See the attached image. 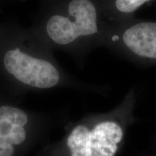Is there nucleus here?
<instances>
[{
	"instance_id": "f257e3e1",
	"label": "nucleus",
	"mask_w": 156,
	"mask_h": 156,
	"mask_svg": "<svg viewBox=\"0 0 156 156\" xmlns=\"http://www.w3.org/2000/svg\"><path fill=\"white\" fill-rule=\"evenodd\" d=\"M107 23L100 19L91 0H72L67 12L53 15L46 25V34L54 44L75 46L83 43L103 45Z\"/></svg>"
},
{
	"instance_id": "f03ea898",
	"label": "nucleus",
	"mask_w": 156,
	"mask_h": 156,
	"mask_svg": "<svg viewBox=\"0 0 156 156\" xmlns=\"http://www.w3.org/2000/svg\"><path fill=\"white\" fill-rule=\"evenodd\" d=\"M103 46L141 65L156 64V20L107 23Z\"/></svg>"
},
{
	"instance_id": "7ed1b4c3",
	"label": "nucleus",
	"mask_w": 156,
	"mask_h": 156,
	"mask_svg": "<svg viewBox=\"0 0 156 156\" xmlns=\"http://www.w3.org/2000/svg\"><path fill=\"white\" fill-rule=\"evenodd\" d=\"M2 63L6 72L14 79L35 88H52L62 80L61 73L52 62L17 47L5 52Z\"/></svg>"
},
{
	"instance_id": "20e7f679",
	"label": "nucleus",
	"mask_w": 156,
	"mask_h": 156,
	"mask_svg": "<svg viewBox=\"0 0 156 156\" xmlns=\"http://www.w3.org/2000/svg\"><path fill=\"white\" fill-rule=\"evenodd\" d=\"M123 136L124 129L116 120L104 119L96 123L90 128V156H115Z\"/></svg>"
},
{
	"instance_id": "39448f33",
	"label": "nucleus",
	"mask_w": 156,
	"mask_h": 156,
	"mask_svg": "<svg viewBox=\"0 0 156 156\" xmlns=\"http://www.w3.org/2000/svg\"><path fill=\"white\" fill-rule=\"evenodd\" d=\"M28 122V115L22 109L11 106H0V135L12 145L24 142L27 136L24 126Z\"/></svg>"
},
{
	"instance_id": "423d86ee",
	"label": "nucleus",
	"mask_w": 156,
	"mask_h": 156,
	"mask_svg": "<svg viewBox=\"0 0 156 156\" xmlns=\"http://www.w3.org/2000/svg\"><path fill=\"white\" fill-rule=\"evenodd\" d=\"M90 128L85 124L75 126L68 136L67 142L72 156H90Z\"/></svg>"
},
{
	"instance_id": "0eeeda50",
	"label": "nucleus",
	"mask_w": 156,
	"mask_h": 156,
	"mask_svg": "<svg viewBox=\"0 0 156 156\" xmlns=\"http://www.w3.org/2000/svg\"><path fill=\"white\" fill-rule=\"evenodd\" d=\"M151 0H115L114 14L109 17L108 24H118L131 20L132 15L144 4Z\"/></svg>"
},
{
	"instance_id": "6e6552de",
	"label": "nucleus",
	"mask_w": 156,
	"mask_h": 156,
	"mask_svg": "<svg viewBox=\"0 0 156 156\" xmlns=\"http://www.w3.org/2000/svg\"><path fill=\"white\" fill-rule=\"evenodd\" d=\"M15 149L8 140L0 135V156H13Z\"/></svg>"
}]
</instances>
